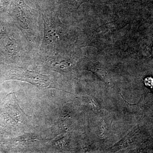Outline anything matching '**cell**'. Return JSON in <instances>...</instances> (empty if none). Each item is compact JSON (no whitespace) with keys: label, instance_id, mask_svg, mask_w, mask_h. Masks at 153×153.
Here are the masks:
<instances>
[{"label":"cell","instance_id":"6da1fadb","mask_svg":"<svg viewBox=\"0 0 153 153\" xmlns=\"http://www.w3.org/2000/svg\"><path fill=\"white\" fill-rule=\"evenodd\" d=\"M1 126L3 127L14 131L24 128L28 123V117L19 106L14 93L10 94L6 98L5 104L0 111Z\"/></svg>","mask_w":153,"mask_h":153},{"label":"cell","instance_id":"7a4b0ae2","mask_svg":"<svg viewBox=\"0 0 153 153\" xmlns=\"http://www.w3.org/2000/svg\"><path fill=\"white\" fill-rule=\"evenodd\" d=\"M12 79L24 80L36 85L39 88H55L53 83L47 76L29 71H21L14 74Z\"/></svg>","mask_w":153,"mask_h":153},{"label":"cell","instance_id":"3957f363","mask_svg":"<svg viewBox=\"0 0 153 153\" xmlns=\"http://www.w3.org/2000/svg\"><path fill=\"white\" fill-rule=\"evenodd\" d=\"M145 83H146V85H147V86L152 87V79L151 78V77L146 78V80H145Z\"/></svg>","mask_w":153,"mask_h":153}]
</instances>
